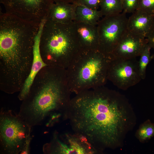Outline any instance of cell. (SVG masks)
<instances>
[{"mask_svg":"<svg viewBox=\"0 0 154 154\" xmlns=\"http://www.w3.org/2000/svg\"><path fill=\"white\" fill-rule=\"evenodd\" d=\"M131 109L118 92L104 86L85 90L71 98L66 120L73 131L82 135L101 153L117 148L131 121Z\"/></svg>","mask_w":154,"mask_h":154,"instance_id":"6da1fadb","label":"cell"},{"mask_svg":"<svg viewBox=\"0 0 154 154\" xmlns=\"http://www.w3.org/2000/svg\"><path fill=\"white\" fill-rule=\"evenodd\" d=\"M66 69L47 66L36 76L18 115L32 127H50L66 120L71 98Z\"/></svg>","mask_w":154,"mask_h":154,"instance_id":"7a4b0ae2","label":"cell"},{"mask_svg":"<svg viewBox=\"0 0 154 154\" xmlns=\"http://www.w3.org/2000/svg\"><path fill=\"white\" fill-rule=\"evenodd\" d=\"M40 23L1 12L0 70L2 72L19 76L30 72Z\"/></svg>","mask_w":154,"mask_h":154,"instance_id":"3957f363","label":"cell"},{"mask_svg":"<svg viewBox=\"0 0 154 154\" xmlns=\"http://www.w3.org/2000/svg\"><path fill=\"white\" fill-rule=\"evenodd\" d=\"M40 52L47 66L66 69L81 50L73 21L63 24L46 20L40 35Z\"/></svg>","mask_w":154,"mask_h":154,"instance_id":"277c9868","label":"cell"},{"mask_svg":"<svg viewBox=\"0 0 154 154\" xmlns=\"http://www.w3.org/2000/svg\"><path fill=\"white\" fill-rule=\"evenodd\" d=\"M111 58L98 50H81L66 69L72 92L82 91L104 86L108 79Z\"/></svg>","mask_w":154,"mask_h":154,"instance_id":"5b68a950","label":"cell"},{"mask_svg":"<svg viewBox=\"0 0 154 154\" xmlns=\"http://www.w3.org/2000/svg\"><path fill=\"white\" fill-rule=\"evenodd\" d=\"M32 127L11 110H2L0 114V153L20 154Z\"/></svg>","mask_w":154,"mask_h":154,"instance_id":"8992f818","label":"cell"},{"mask_svg":"<svg viewBox=\"0 0 154 154\" xmlns=\"http://www.w3.org/2000/svg\"><path fill=\"white\" fill-rule=\"evenodd\" d=\"M43 152L46 154L101 153L85 137L78 133L54 132L51 141L44 144Z\"/></svg>","mask_w":154,"mask_h":154,"instance_id":"52a82bcc","label":"cell"},{"mask_svg":"<svg viewBox=\"0 0 154 154\" xmlns=\"http://www.w3.org/2000/svg\"><path fill=\"white\" fill-rule=\"evenodd\" d=\"M128 18L122 12L105 16L97 25L99 37L98 50L110 56L127 31ZM111 58V57H110Z\"/></svg>","mask_w":154,"mask_h":154,"instance_id":"ba28073f","label":"cell"},{"mask_svg":"<svg viewBox=\"0 0 154 154\" xmlns=\"http://www.w3.org/2000/svg\"><path fill=\"white\" fill-rule=\"evenodd\" d=\"M108 79L118 88L126 90L141 80L136 58L111 59L108 71Z\"/></svg>","mask_w":154,"mask_h":154,"instance_id":"9c48e42d","label":"cell"},{"mask_svg":"<svg viewBox=\"0 0 154 154\" xmlns=\"http://www.w3.org/2000/svg\"><path fill=\"white\" fill-rule=\"evenodd\" d=\"M7 13L27 20L40 23L46 18L53 0H1Z\"/></svg>","mask_w":154,"mask_h":154,"instance_id":"30bf717a","label":"cell"},{"mask_svg":"<svg viewBox=\"0 0 154 154\" xmlns=\"http://www.w3.org/2000/svg\"><path fill=\"white\" fill-rule=\"evenodd\" d=\"M148 43L147 38L132 33L127 30L111 54V59L136 58L140 56Z\"/></svg>","mask_w":154,"mask_h":154,"instance_id":"8fae6325","label":"cell"},{"mask_svg":"<svg viewBox=\"0 0 154 154\" xmlns=\"http://www.w3.org/2000/svg\"><path fill=\"white\" fill-rule=\"evenodd\" d=\"M44 23V21H42L40 23L39 29L35 39L33 48V59L30 72L18 95V98L21 101L28 94L32 84L38 73L42 68L47 66L42 58L39 48L40 35Z\"/></svg>","mask_w":154,"mask_h":154,"instance_id":"7c38bea8","label":"cell"},{"mask_svg":"<svg viewBox=\"0 0 154 154\" xmlns=\"http://www.w3.org/2000/svg\"><path fill=\"white\" fill-rule=\"evenodd\" d=\"M154 21V15L136 10L128 18L127 29L129 32L146 38Z\"/></svg>","mask_w":154,"mask_h":154,"instance_id":"4fadbf2b","label":"cell"},{"mask_svg":"<svg viewBox=\"0 0 154 154\" xmlns=\"http://www.w3.org/2000/svg\"><path fill=\"white\" fill-rule=\"evenodd\" d=\"M74 22L81 50H98L99 37L97 25Z\"/></svg>","mask_w":154,"mask_h":154,"instance_id":"5bb4252c","label":"cell"},{"mask_svg":"<svg viewBox=\"0 0 154 154\" xmlns=\"http://www.w3.org/2000/svg\"><path fill=\"white\" fill-rule=\"evenodd\" d=\"M76 7L72 3H54L48 10L46 20L63 24L71 23L75 20Z\"/></svg>","mask_w":154,"mask_h":154,"instance_id":"9a60e30c","label":"cell"},{"mask_svg":"<svg viewBox=\"0 0 154 154\" xmlns=\"http://www.w3.org/2000/svg\"><path fill=\"white\" fill-rule=\"evenodd\" d=\"M103 17L100 10H94L80 5H76L74 21L97 25Z\"/></svg>","mask_w":154,"mask_h":154,"instance_id":"2e32d148","label":"cell"},{"mask_svg":"<svg viewBox=\"0 0 154 154\" xmlns=\"http://www.w3.org/2000/svg\"><path fill=\"white\" fill-rule=\"evenodd\" d=\"M100 7L104 17L117 15L123 12L121 0H101Z\"/></svg>","mask_w":154,"mask_h":154,"instance_id":"e0dca14e","label":"cell"},{"mask_svg":"<svg viewBox=\"0 0 154 154\" xmlns=\"http://www.w3.org/2000/svg\"><path fill=\"white\" fill-rule=\"evenodd\" d=\"M135 136L141 143H144L154 136V123L148 119L141 123L136 131Z\"/></svg>","mask_w":154,"mask_h":154,"instance_id":"ac0fdd59","label":"cell"},{"mask_svg":"<svg viewBox=\"0 0 154 154\" xmlns=\"http://www.w3.org/2000/svg\"><path fill=\"white\" fill-rule=\"evenodd\" d=\"M151 48V46L148 43L140 56V58L138 61V67L141 79H144L145 78L147 67L152 59L150 53Z\"/></svg>","mask_w":154,"mask_h":154,"instance_id":"d6986e66","label":"cell"},{"mask_svg":"<svg viewBox=\"0 0 154 154\" xmlns=\"http://www.w3.org/2000/svg\"><path fill=\"white\" fill-rule=\"evenodd\" d=\"M137 10L154 15V0H139Z\"/></svg>","mask_w":154,"mask_h":154,"instance_id":"ffe728a7","label":"cell"},{"mask_svg":"<svg viewBox=\"0 0 154 154\" xmlns=\"http://www.w3.org/2000/svg\"><path fill=\"white\" fill-rule=\"evenodd\" d=\"M121 1L122 12L126 14L132 13L137 9L139 0H121Z\"/></svg>","mask_w":154,"mask_h":154,"instance_id":"44dd1931","label":"cell"},{"mask_svg":"<svg viewBox=\"0 0 154 154\" xmlns=\"http://www.w3.org/2000/svg\"><path fill=\"white\" fill-rule=\"evenodd\" d=\"M101 0H76L75 5H80L91 9L98 10Z\"/></svg>","mask_w":154,"mask_h":154,"instance_id":"7402d4cb","label":"cell"},{"mask_svg":"<svg viewBox=\"0 0 154 154\" xmlns=\"http://www.w3.org/2000/svg\"><path fill=\"white\" fill-rule=\"evenodd\" d=\"M32 139V137L31 135L28 137L23 148L20 153L21 154H29L30 151V144Z\"/></svg>","mask_w":154,"mask_h":154,"instance_id":"603a6c76","label":"cell"},{"mask_svg":"<svg viewBox=\"0 0 154 154\" xmlns=\"http://www.w3.org/2000/svg\"><path fill=\"white\" fill-rule=\"evenodd\" d=\"M146 38L151 48L154 49V21L151 29Z\"/></svg>","mask_w":154,"mask_h":154,"instance_id":"cb8c5ba5","label":"cell"},{"mask_svg":"<svg viewBox=\"0 0 154 154\" xmlns=\"http://www.w3.org/2000/svg\"><path fill=\"white\" fill-rule=\"evenodd\" d=\"M55 3H65L75 4L76 0H53Z\"/></svg>","mask_w":154,"mask_h":154,"instance_id":"d4e9b609","label":"cell"},{"mask_svg":"<svg viewBox=\"0 0 154 154\" xmlns=\"http://www.w3.org/2000/svg\"><path fill=\"white\" fill-rule=\"evenodd\" d=\"M152 59H154V54L151 55Z\"/></svg>","mask_w":154,"mask_h":154,"instance_id":"484cf974","label":"cell"}]
</instances>
